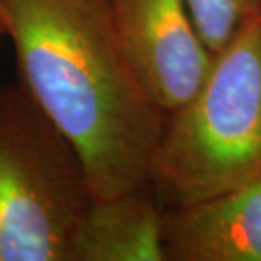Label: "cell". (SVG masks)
<instances>
[{"label":"cell","instance_id":"obj_6","mask_svg":"<svg viewBox=\"0 0 261 261\" xmlns=\"http://www.w3.org/2000/svg\"><path fill=\"white\" fill-rule=\"evenodd\" d=\"M163 212L153 185L92 198L71 241L70 261H165Z\"/></svg>","mask_w":261,"mask_h":261},{"label":"cell","instance_id":"obj_3","mask_svg":"<svg viewBox=\"0 0 261 261\" xmlns=\"http://www.w3.org/2000/svg\"><path fill=\"white\" fill-rule=\"evenodd\" d=\"M76 151L20 85H0V261H70L92 202Z\"/></svg>","mask_w":261,"mask_h":261},{"label":"cell","instance_id":"obj_1","mask_svg":"<svg viewBox=\"0 0 261 261\" xmlns=\"http://www.w3.org/2000/svg\"><path fill=\"white\" fill-rule=\"evenodd\" d=\"M19 83L76 151L93 198L149 184L165 112L122 48L111 0H4Z\"/></svg>","mask_w":261,"mask_h":261},{"label":"cell","instance_id":"obj_8","mask_svg":"<svg viewBox=\"0 0 261 261\" xmlns=\"http://www.w3.org/2000/svg\"><path fill=\"white\" fill-rule=\"evenodd\" d=\"M7 38V20H5V9L4 0H0V41Z\"/></svg>","mask_w":261,"mask_h":261},{"label":"cell","instance_id":"obj_2","mask_svg":"<svg viewBox=\"0 0 261 261\" xmlns=\"http://www.w3.org/2000/svg\"><path fill=\"white\" fill-rule=\"evenodd\" d=\"M149 184L187 205L261 176V14L214 63L198 90L170 112Z\"/></svg>","mask_w":261,"mask_h":261},{"label":"cell","instance_id":"obj_7","mask_svg":"<svg viewBox=\"0 0 261 261\" xmlns=\"http://www.w3.org/2000/svg\"><path fill=\"white\" fill-rule=\"evenodd\" d=\"M203 43L214 55L261 14V0H187Z\"/></svg>","mask_w":261,"mask_h":261},{"label":"cell","instance_id":"obj_5","mask_svg":"<svg viewBox=\"0 0 261 261\" xmlns=\"http://www.w3.org/2000/svg\"><path fill=\"white\" fill-rule=\"evenodd\" d=\"M166 259L261 261V176L163 212Z\"/></svg>","mask_w":261,"mask_h":261},{"label":"cell","instance_id":"obj_4","mask_svg":"<svg viewBox=\"0 0 261 261\" xmlns=\"http://www.w3.org/2000/svg\"><path fill=\"white\" fill-rule=\"evenodd\" d=\"M122 48L165 114L198 90L214 63L187 0H111Z\"/></svg>","mask_w":261,"mask_h":261}]
</instances>
